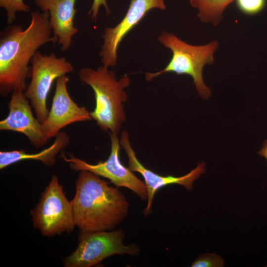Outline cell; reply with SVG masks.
Returning <instances> with one entry per match:
<instances>
[{"instance_id":"1","label":"cell","mask_w":267,"mask_h":267,"mask_svg":"<svg viewBox=\"0 0 267 267\" xmlns=\"http://www.w3.org/2000/svg\"><path fill=\"white\" fill-rule=\"evenodd\" d=\"M25 29L19 24L5 27L0 34V94L6 97L14 91L24 92L31 77L30 62L38 49L58 39L52 35L48 11L35 10Z\"/></svg>"},{"instance_id":"2","label":"cell","mask_w":267,"mask_h":267,"mask_svg":"<svg viewBox=\"0 0 267 267\" xmlns=\"http://www.w3.org/2000/svg\"><path fill=\"white\" fill-rule=\"evenodd\" d=\"M79 172L71 201L76 226L83 231L113 230L128 215L130 204L126 196L100 176Z\"/></svg>"},{"instance_id":"3","label":"cell","mask_w":267,"mask_h":267,"mask_svg":"<svg viewBox=\"0 0 267 267\" xmlns=\"http://www.w3.org/2000/svg\"><path fill=\"white\" fill-rule=\"evenodd\" d=\"M108 68L103 65L96 70L84 67L78 76L80 81L94 92L95 105L90 112L92 119L102 131L118 134L126 121L123 103L128 94L124 89L130 85L131 79L125 75L117 80L115 73Z\"/></svg>"},{"instance_id":"4","label":"cell","mask_w":267,"mask_h":267,"mask_svg":"<svg viewBox=\"0 0 267 267\" xmlns=\"http://www.w3.org/2000/svg\"><path fill=\"white\" fill-rule=\"evenodd\" d=\"M158 42L171 49L172 57L166 67L154 73H146L147 81L164 73L174 72L177 75H187L192 77L198 95L207 99L211 95L210 89L204 83L202 70L206 64L214 63L213 55L218 47L217 41L203 45H192L178 39L173 34L162 31Z\"/></svg>"},{"instance_id":"5","label":"cell","mask_w":267,"mask_h":267,"mask_svg":"<svg viewBox=\"0 0 267 267\" xmlns=\"http://www.w3.org/2000/svg\"><path fill=\"white\" fill-rule=\"evenodd\" d=\"M125 233L121 229L80 231L77 248L63 258L65 267H90L115 255L137 256L140 251L136 244L125 245Z\"/></svg>"},{"instance_id":"6","label":"cell","mask_w":267,"mask_h":267,"mask_svg":"<svg viewBox=\"0 0 267 267\" xmlns=\"http://www.w3.org/2000/svg\"><path fill=\"white\" fill-rule=\"evenodd\" d=\"M31 215L33 226L44 236L74 230L76 224L72 202L66 197L56 175H52Z\"/></svg>"},{"instance_id":"7","label":"cell","mask_w":267,"mask_h":267,"mask_svg":"<svg viewBox=\"0 0 267 267\" xmlns=\"http://www.w3.org/2000/svg\"><path fill=\"white\" fill-rule=\"evenodd\" d=\"M31 63V81L24 94L34 108L36 117L42 124L49 113L47 98L52 84L74 69L65 57H57L54 53L43 54L37 51Z\"/></svg>"},{"instance_id":"8","label":"cell","mask_w":267,"mask_h":267,"mask_svg":"<svg viewBox=\"0 0 267 267\" xmlns=\"http://www.w3.org/2000/svg\"><path fill=\"white\" fill-rule=\"evenodd\" d=\"M111 140V152L107 159L100 161L96 164H89L72 155L64 153L60 158L69 163L70 168L75 171L87 170L100 177L108 179L116 187L127 188L141 200L147 199L146 185L128 167L124 166L120 160V140L118 134L109 133Z\"/></svg>"},{"instance_id":"9","label":"cell","mask_w":267,"mask_h":267,"mask_svg":"<svg viewBox=\"0 0 267 267\" xmlns=\"http://www.w3.org/2000/svg\"><path fill=\"white\" fill-rule=\"evenodd\" d=\"M120 144L127 155L129 169L133 172L139 173L144 180L147 191V205L143 210V214L146 217L152 212L151 208L154 196L160 188L170 184H178L182 185L187 190H191L193 188V182L206 171L205 163L202 162L199 163L194 169L184 176H161L147 169L138 160L131 146L128 133L126 130L123 131L121 134Z\"/></svg>"},{"instance_id":"10","label":"cell","mask_w":267,"mask_h":267,"mask_svg":"<svg viewBox=\"0 0 267 267\" xmlns=\"http://www.w3.org/2000/svg\"><path fill=\"white\" fill-rule=\"evenodd\" d=\"M153 8L166 9L164 0H131L128 10L122 19L114 27H107L102 35L103 44L99 52L101 63L107 67L117 63V51L123 38Z\"/></svg>"},{"instance_id":"11","label":"cell","mask_w":267,"mask_h":267,"mask_svg":"<svg viewBox=\"0 0 267 267\" xmlns=\"http://www.w3.org/2000/svg\"><path fill=\"white\" fill-rule=\"evenodd\" d=\"M69 80L66 75L56 80L51 108L42 123L43 131L48 139L55 137L62 129L68 125L92 120L86 107L79 106L70 96L67 86Z\"/></svg>"},{"instance_id":"12","label":"cell","mask_w":267,"mask_h":267,"mask_svg":"<svg viewBox=\"0 0 267 267\" xmlns=\"http://www.w3.org/2000/svg\"><path fill=\"white\" fill-rule=\"evenodd\" d=\"M24 92L14 91L8 103V114L0 121V131H10L25 135L31 144L41 148L48 142L42 124L34 116Z\"/></svg>"},{"instance_id":"13","label":"cell","mask_w":267,"mask_h":267,"mask_svg":"<svg viewBox=\"0 0 267 267\" xmlns=\"http://www.w3.org/2000/svg\"><path fill=\"white\" fill-rule=\"evenodd\" d=\"M76 0H35V3L43 11L49 14L53 35L58 39L61 51L70 48L72 38L78 32L74 19L77 12Z\"/></svg>"},{"instance_id":"14","label":"cell","mask_w":267,"mask_h":267,"mask_svg":"<svg viewBox=\"0 0 267 267\" xmlns=\"http://www.w3.org/2000/svg\"><path fill=\"white\" fill-rule=\"evenodd\" d=\"M55 137L49 147L37 153H29L24 149L0 151V169L25 160L39 161L47 167L53 166L57 154L70 142V137L64 132H60Z\"/></svg>"},{"instance_id":"15","label":"cell","mask_w":267,"mask_h":267,"mask_svg":"<svg viewBox=\"0 0 267 267\" xmlns=\"http://www.w3.org/2000/svg\"><path fill=\"white\" fill-rule=\"evenodd\" d=\"M189 0L192 6L198 9L197 16L202 22H212L216 26L221 21L225 8L234 0Z\"/></svg>"},{"instance_id":"16","label":"cell","mask_w":267,"mask_h":267,"mask_svg":"<svg viewBox=\"0 0 267 267\" xmlns=\"http://www.w3.org/2000/svg\"><path fill=\"white\" fill-rule=\"evenodd\" d=\"M0 7L4 8L6 12V23L12 24L16 19L17 12H28L29 5L23 0H0Z\"/></svg>"},{"instance_id":"17","label":"cell","mask_w":267,"mask_h":267,"mask_svg":"<svg viewBox=\"0 0 267 267\" xmlns=\"http://www.w3.org/2000/svg\"><path fill=\"white\" fill-rule=\"evenodd\" d=\"M223 259L215 253L204 254L199 256L191 264L192 267H222Z\"/></svg>"},{"instance_id":"18","label":"cell","mask_w":267,"mask_h":267,"mask_svg":"<svg viewBox=\"0 0 267 267\" xmlns=\"http://www.w3.org/2000/svg\"><path fill=\"white\" fill-rule=\"evenodd\" d=\"M236 3L239 9L244 13L254 15L263 9L266 0H236Z\"/></svg>"},{"instance_id":"19","label":"cell","mask_w":267,"mask_h":267,"mask_svg":"<svg viewBox=\"0 0 267 267\" xmlns=\"http://www.w3.org/2000/svg\"><path fill=\"white\" fill-rule=\"evenodd\" d=\"M101 5L105 7L107 14H110V10L108 6L106 0H93L89 14V15L91 14V19L94 22L97 20L99 9Z\"/></svg>"},{"instance_id":"20","label":"cell","mask_w":267,"mask_h":267,"mask_svg":"<svg viewBox=\"0 0 267 267\" xmlns=\"http://www.w3.org/2000/svg\"><path fill=\"white\" fill-rule=\"evenodd\" d=\"M258 153L267 160V140H266L264 141L263 144L262 148Z\"/></svg>"}]
</instances>
